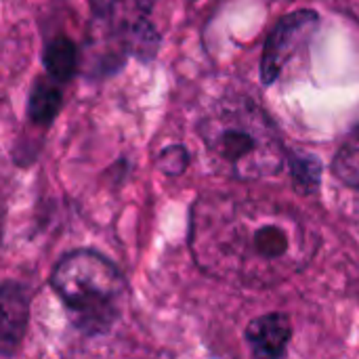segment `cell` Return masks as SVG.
Segmentation results:
<instances>
[{
	"mask_svg": "<svg viewBox=\"0 0 359 359\" xmlns=\"http://www.w3.org/2000/svg\"><path fill=\"white\" fill-rule=\"evenodd\" d=\"M44 65L48 69V74L57 80L72 78L76 72V65H78V53H76L74 42L63 36L50 40L44 50Z\"/></svg>",
	"mask_w": 359,
	"mask_h": 359,
	"instance_id": "cell-8",
	"label": "cell"
},
{
	"mask_svg": "<svg viewBox=\"0 0 359 359\" xmlns=\"http://www.w3.org/2000/svg\"><path fill=\"white\" fill-rule=\"evenodd\" d=\"M160 166L168 175L183 172V168L187 166V154H185V149L183 147H168L162 154V158H160Z\"/></svg>",
	"mask_w": 359,
	"mask_h": 359,
	"instance_id": "cell-12",
	"label": "cell"
},
{
	"mask_svg": "<svg viewBox=\"0 0 359 359\" xmlns=\"http://www.w3.org/2000/svg\"><path fill=\"white\" fill-rule=\"evenodd\" d=\"M332 172L347 187L359 189V126L337 151L332 160Z\"/></svg>",
	"mask_w": 359,
	"mask_h": 359,
	"instance_id": "cell-9",
	"label": "cell"
},
{
	"mask_svg": "<svg viewBox=\"0 0 359 359\" xmlns=\"http://www.w3.org/2000/svg\"><path fill=\"white\" fill-rule=\"evenodd\" d=\"M191 252L200 269L240 288H271L316 257V227L288 206L233 196L202 198L191 212Z\"/></svg>",
	"mask_w": 359,
	"mask_h": 359,
	"instance_id": "cell-1",
	"label": "cell"
},
{
	"mask_svg": "<svg viewBox=\"0 0 359 359\" xmlns=\"http://www.w3.org/2000/svg\"><path fill=\"white\" fill-rule=\"evenodd\" d=\"M292 339V324L284 313H267L252 320L246 328V341L259 358H282Z\"/></svg>",
	"mask_w": 359,
	"mask_h": 359,
	"instance_id": "cell-7",
	"label": "cell"
},
{
	"mask_svg": "<svg viewBox=\"0 0 359 359\" xmlns=\"http://www.w3.org/2000/svg\"><path fill=\"white\" fill-rule=\"evenodd\" d=\"M292 181L303 189L301 194H309L320 183V164L311 156H292Z\"/></svg>",
	"mask_w": 359,
	"mask_h": 359,
	"instance_id": "cell-11",
	"label": "cell"
},
{
	"mask_svg": "<svg viewBox=\"0 0 359 359\" xmlns=\"http://www.w3.org/2000/svg\"><path fill=\"white\" fill-rule=\"evenodd\" d=\"M59 107H61L59 88L53 86L50 82L38 80L34 90H32V99H29V116H32V120L36 124H48L57 116Z\"/></svg>",
	"mask_w": 359,
	"mask_h": 359,
	"instance_id": "cell-10",
	"label": "cell"
},
{
	"mask_svg": "<svg viewBox=\"0 0 359 359\" xmlns=\"http://www.w3.org/2000/svg\"><path fill=\"white\" fill-rule=\"evenodd\" d=\"M50 284L69 320L86 334L107 332L126 301L122 273L93 250H76L63 257L50 276Z\"/></svg>",
	"mask_w": 359,
	"mask_h": 359,
	"instance_id": "cell-3",
	"label": "cell"
},
{
	"mask_svg": "<svg viewBox=\"0 0 359 359\" xmlns=\"http://www.w3.org/2000/svg\"><path fill=\"white\" fill-rule=\"evenodd\" d=\"M210 164L223 177L257 181L282 170L286 149L267 114L246 97L221 99L200 122Z\"/></svg>",
	"mask_w": 359,
	"mask_h": 359,
	"instance_id": "cell-2",
	"label": "cell"
},
{
	"mask_svg": "<svg viewBox=\"0 0 359 359\" xmlns=\"http://www.w3.org/2000/svg\"><path fill=\"white\" fill-rule=\"evenodd\" d=\"M154 6V0H111L109 13L114 25L124 34L133 50L151 57L158 46V34L147 21V15Z\"/></svg>",
	"mask_w": 359,
	"mask_h": 359,
	"instance_id": "cell-5",
	"label": "cell"
},
{
	"mask_svg": "<svg viewBox=\"0 0 359 359\" xmlns=\"http://www.w3.org/2000/svg\"><path fill=\"white\" fill-rule=\"evenodd\" d=\"M29 318L27 290L17 282L0 286V353L11 355L21 345Z\"/></svg>",
	"mask_w": 359,
	"mask_h": 359,
	"instance_id": "cell-6",
	"label": "cell"
},
{
	"mask_svg": "<svg viewBox=\"0 0 359 359\" xmlns=\"http://www.w3.org/2000/svg\"><path fill=\"white\" fill-rule=\"evenodd\" d=\"M320 25V17L313 11H297L278 21L269 34L261 59V78L271 84L280 78L284 67L311 42Z\"/></svg>",
	"mask_w": 359,
	"mask_h": 359,
	"instance_id": "cell-4",
	"label": "cell"
}]
</instances>
